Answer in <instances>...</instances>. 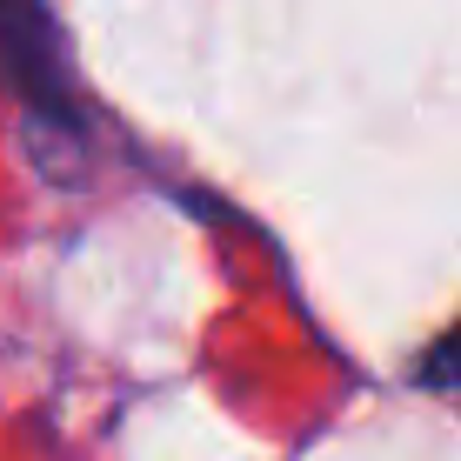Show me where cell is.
<instances>
[{"instance_id": "7a4b0ae2", "label": "cell", "mask_w": 461, "mask_h": 461, "mask_svg": "<svg viewBox=\"0 0 461 461\" xmlns=\"http://www.w3.org/2000/svg\"><path fill=\"white\" fill-rule=\"evenodd\" d=\"M415 381H421V388H461V321L428 348V361L415 368Z\"/></svg>"}, {"instance_id": "6da1fadb", "label": "cell", "mask_w": 461, "mask_h": 461, "mask_svg": "<svg viewBox=\"0 0 461 461\" xmlns=\"http://www.w3.org/2000/svg\"><path fill=\"white\" fill-rule=\"evenodd\" d=\"M0 81L14 87V101L47 127L81 134L87 114L68 87V54H60V27L47 14V0H0Z\"/></svg>"}]
</instances>
